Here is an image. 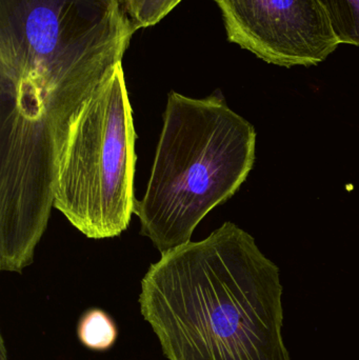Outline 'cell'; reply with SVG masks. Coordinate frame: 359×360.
Segmentation results:
<instances>
[{"label": "cell", "instance_id": "cell-1", "mask_svg": "<svg viewBox=\"0 0 359 360\" xmlns=\"http://www.w3.org/2000/svg\"><path fill=\"white\" fill-rule=\"evenodd\" d=\"M280 269L227 221L150 266L139 307L168 360H291Z\"/></svg>", "mask_w": 359, "mask_h": 360}, {"label": "cell", "instance_id": "cell-2", "mask_svg": "<svg viewBox=\"0 0 359 360\" xmlns=\"http://www.w3.org/2000/svg\"><path fill=\"white\" fill-rule=\"evenodd\" d=\"M135 32L122 0H0V101L38 118L78 107Z\"/></svg>", "mask_w": 359, "mask_h": 360}, {"label": "cell", "instance_id": "cell-3", "mask_svg": "<svg viewBox=\"0 0 359 360\" xmlns=\"http://www.w3.org/2000/svg\"><path fill=\"white\" fill-rule=\"evenodd\" d=\"M256 139L219 91L200 99L171 92L147 191L135 202L141 234L160 254L191 241L200 222L248 179Z\"/></svg>", "mask_w": 359, "mask_h": 360}, {"label": "cell", "instance_id": "cell-4", "mask_svg": "<svg viewBox=\"0 0 359 360\" xmlns=\"http://www.w3.org/2000/svg\"><path fill=\"white\" fill-rule=\"evenodd\" d=\"M136 137L119 65L82 103L57 158L53 205L88 238H113L130 224Z\"/></svg>", "mask_w": 359, "mask_h": 360}, {"label": "cell", "instance_id": "cell-5", "mask_svg": "<svg viewBox=\"0 0 359 360\" xmlns=\"http://www.w3.org/2000/svg\"><path fill=\"white\" fill-rule=\"evenodd\" d=\"M230 42L280 67H311L341 42L318 0H215Z\"/></svg>", "mask_w": 359, "mask_h": 360}, {"label": "cell", "instance_id": "cell-6", "mask_svg": "<svg viewBox=\"0 0 359 360\" xmlns=\"http://www.w3.org/2000/svg\"><path fill=\"white\" fill-rule=\"evenodd\" d=\"M77 335L86 348L97 352L110 350L118 338L115 321L101 309L86 310L80 317Z\"/></svg>", "mask_w": 359, "mask_h": 360}, {"label": "cell", "instance_id": "cell-7", "mask_svg": "<svg viewBox=\"0 0 359 360\" xmlns=\"http://www.w3.org/2000/svg\"><path fill=\"white\" fill-rule=\"evenodd\" d=\"M341 44L359 48V0H318Z\"/></svg>", "mask_w": 359, "mask_h": 360}, {"label": "cell", "instance_id": "cell-8", "mask_svg": "<svg viewBox=\"0 0 359 360\" xmlns=\"http://www.w3.org/2000/svg\"><path fill=\"white\" fill-rule=\"evenodd\" d=\"M181 0H122V8L135 31L153 27Z\"/></svg>", "mask_w": 359, "mask_h": 360}, {"label": "cell", "instance_id": "cell-9", "mask_svg": "<svg viewBox=\"0 0 359 360\" xmlns=\"http://www.w3.org/2000/svg\"><path fill=\"white\" fill-rule=\"evenodd\" d=\"M0 351H1V354H0V360H8V356H6V346H4V340L2 338L1 345H0Z\"/></svg>", "mask_w": 359, "mask_h": 360}]
</instances>
